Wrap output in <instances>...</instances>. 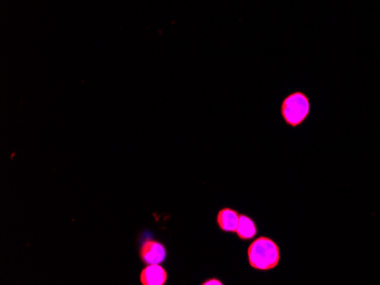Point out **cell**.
Segmentation results:
<instances>
[{"instance_id":"cell-1","label":"cell","mask_w":380,"mask_h":285,"mask_svg":"<svg viewBox=\"0 0 380 285\" xmlns=\"http://www.w3.org/2000/svg\"><path fill=\"white\" fill-rule=\"evenodd\" d=\"M247 255L250 267L259 271L276 268L280 262L279 246L268 237H257L250 243Z\"/></svg>"},{"instance_id":"cell-2","label":"cell","mask_w":380,"mask_h":285,"mask_svg":"<svg viewBox=\"0 0 380 285\" xmlns=\"http://www.w3.org/2000/svg\"><path fill=\"white\" fill-rule=\"evenodd\" d=\"M311 112V103L308 96L302 91H294L285 97L280 114L287 125L297 127L306 122Z\"/></svg>"},{"instance_id":"cell-3","label":"cell","mask_w":380,"mask_h":285,"mask_svg":"<svg viewBox=\"0 0 380 285\" xmlns=\"http://www.w3.org/2000/svg\"><path fill=\"white\" fill-rule=\"evenodd\" d=\"M166 246L155 240H147L140 248V260L147 265L162 264L166 260Z\"/></svg>"},{"instance_id":"cell-4","label":"cell","mask_w":380,"mask_h":285,"mask_svg":"<svg viewBox=\"0 0 380 285\" xmlns=\"http://www.w3.org/2000/svg\"><path fill=\"white\" fill-rule=\"evenodd\" d=\"M166 281L168 273L159 264L147 266L140 274V282L143 285H164Z\"/></svg>"},{"instance_id":"cell-5","label":"cell","mask_w":380,"mask_h":285,"mask_svg":"<svg viewBox=\"0 0 380 285\" xmlns=\"http://www.w3.org/2000/svg\"><path fill=\"white\" fill-rule=\"evenodd\" d=\"M239 218H241V215L238 214L237 211H234V209L223 208V209L219 211L217 222H218L219 227L223 232L232 233V232H236V230H237Z\"/></svg>"},{"instance_id":"cell-6","label":"cell","mask_w":380,"mask_h":285,"mask_svg":"<svg viewBox=\"0 0 380 285\" xmlns=\"http://www.w3.org/2000/svg\"><path fill=\"white\" fill-rule=\"evenodd\" d=\"M236 233H237L238 237L241 239V240H250V239H253L257 235V224H255V222L252 218L246 216V215H241Z\"/></svg>"},{"instance_id":"cell-7","label":"cell","mask_w":380,"mask_h":285,"mask_svg":"<svg viewBox=\"0 0 380 285\" xmlns=\"http://www.w3.org/2000/svg\"><path fill=\"white\" fill-rule=\"evenodd\" d=\"M204 285H221L222 282L221 281H219V279H208V281H205L204 283H203Z\"/></svg>"}]
</instances>
